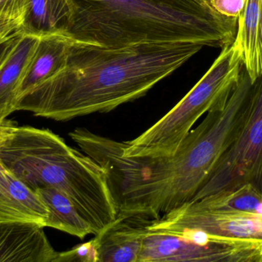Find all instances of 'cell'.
Masks as SVG:
<instances>
[{"mask_svg":"<svg viewBox=\"0 0 262 262\" xmlns=\"http://www.w3.org/2000/svg\"><path fill=\"white\" fill-rule=\"evenodd\" d=\"M20 35H21L20 32H14L0 43V69L15 49V46L19 40Z\"/></svg>","mask_w":262,"mask_h":262,"instance_id":"cell-20","label":"cell"},{"mask_svg":"<svg viewBox=\"0 0 262 262\" xmlns=\"http://www.w3.org/2000/svg\"><path fill=\"white\" fill-rule=\"evenodd\" d=\"M253 83L262 76V0H246L232 43Z\"/></svg>","mask_w":262,"mask_h":262,"instance_id":"cell-13","label":"cell"},{"mask_svg":"<svg viewBox=\"0 0 262 262\" xmlns=\"http://www.w3.org/2000/svg\"><path fill=\"white\" fill-rule=\"evenodd\" d=\"M16 126L10 120L5 119L4 121L0 122V149L13 133Z\"/></svg>","mask_w":262,"mask_h":262,"instance_id":"cell-21","label":"cell"},{"mask_svg":"<svg viewBox=\"0 0 262 262\" xmlns=\"http://www.w3.org/2000/svg\"><path fill=\"white\" fill-rule=\"evenodd\" d=\"M203 48L194 43L107 48L72 40L64 67L20 97L15 110L58 122L109 112L144 96Z\"/></svg>","mask_w":262,"mask_h":262,"instance_id":"cell-1","label":"cell"},{"mask_svg":"<svg viewBox=\"0 0 262 262\" xmlns=\"http://www.w3.org/2000/svg\"><path fill=\"white\" fill-rule=\"evenodd\" d=\"M30 0H0V36L8 37L21 29Z\"/></svg>","mask_w":262,"mask_h":262,"instance_id":"cell-17","label":"cell"},{"mask_svg":"<svg viewBox=\"0 0 262 262\" xmlns=\"http://www.w3.org/2000/svg\"><path fill=\"white\" fill-rule=\"evenodd\" d=\"M71 45L72 39L66 35L54 34L40 37L23 77L18 98L64 67Z\"/></svg>","mask_w":262,"mask_h":262,"instance_id":"cell-11","label":"cell"},{"mask_svg":"<svg viewBox=\"0 0 262 262\" xmlns=\"http://www.w3.org/2000/svg\"><path fill=\"white\" fill-rule=\"evenodd\" d=\"M262 262V240L215 236L198 229H149L138 262Z\"/></svg>","mask_w":262,"mask_h":262,"instance_id":"cell-5","label":"cell"},{"mask_svg":"<svg viewBox=\"0 0 262 262\" xmlns=\"http://www.w3.org/2000/svg\"><path fill=\"white\" fill-rule=\"evenodd\" d=\"M8 37H9V36H8ZM8 37L0 36V43H1L2 42L4 41L5 39H6V38H7Z\"/></svg>","mask_w":262,"mask_h":262,"instance_id":"cell-22","label":"cell"},{"mask_svg":"<svg viewBox=\"0 0 262 262\" xmlns=\"http://www.w3.org/2000/svg\"><path fill=\"white\" fill-rule=\"evenodd\" d=\"M44 228L33 223H0V262H54L58 252Z\"/></svg>","mask_w":262,"mask_h":262,"instance_id":"cell-8","label":"cell"},{"mask_svg":"<svg viewBox=\"0 0 262 262\" xmlns=\"http://www.w3.org/2000/svg\"><path fill=\"white\" fill-rule=\"evenodd\" d=\"M39 38L21 33L15 49L0 69V122L16 111L20 86Z\"/></svg>","mask_w":262,"mask_h":262,"instance_id":"cell-12","label":"cell"},{"mask_svg":"<svg viewBox=\"0 0 262 262\" xmlns=\"http://www.w3.org/2000/svg\"><path fill=\"white\" fill-rule=\"evenodd\" d=\"M185 204L195 210L262 215V194L251 184L221 191Z\"/></svg>","mask_w":262,"mask_h":262,"instance_id":"cell-16","label":"cell"},{"mask_svg":"<svg viewBox=\"0 0 262 262\" xmlns=\"http://www.w3.org/2000/svg\"><path fill=\"white\" fill-rule=\"evenodd\" d=\"M72 18L70 0H30L26 19L18 32L38 37L66 35Z\"/></svg>","mask_w":262,"mask_h":262,"instance_id":"cell-14","label":"cell"},{"mask_svg":"<svg viewBox=\"0 0 262 262\" xmlns=\"http://www.w3.org/2000/svg\"><path fill=\"white\" fill-rule=\"evenodd\" d=\"M66 36L107 48L194 43L223 48L233 43L238 18L217 12L207 0H70Z\"/></svg>","mask_w":262,"mask_h":262,"instance_id":"cell-2","label":"cell"},{"mask_svg":"<svg viewBox=\"0 0 262 262\" xmlns=\"http://www.w3.org/2000/svg\"><path fill=\"white\" fill-rule=\"evenodd\" d=\"M49 214L45 227L52 228L83 239L93 235L90 224L81 216L70 198L58 189L44 187L35 190Z\"/></svg>","mask_w":262,"mask_h":262,"instance_id":"cell-15","label":"cell"},{"mask_svg":"<svg viewBox=\"0 0 262 262\" xmlns=\"http://www.w3.org/2000/svg\"><path fill=\"white\" fill-rule=\"evenodd\" d=\"M2 166H2L1 163H0V168H1Z\"/></svg>","mask_w":262,"mask_h":262,"instance_id":"cell-23","label":"cell"},{"mask_svg":"<svg viewBox=\"0 0 262 262\" xmlns=\"http://www.w3.org/2000/svg\"><path fill=\"white\" fill-rule=\"evenodd\" d=\"M48 214L46 204L36 192L2 166L0 223H33L45 227Z\"/></svg>","mask_w":262,"mask_h":262,"instance_id":"cell-9","label":"cell"},{"mask_svg":"<svg viewBox=\"0 0 262 262\" xmlns=\"http://www.w3.org/2000/svg\"><path fill=\"white\" fill-rule=\"evenodd\" d=\"M0 163L32 190L51 187L66 194L93 235L117 219L104 168L49 129L16 126L0 149Z\"/></svg>","mask_w":262,"mask_h":262,"instance_id":"cell-3","label":"cell"},{"mask_svg":"<svg viewBox=\"0 0 262 262\" xmlns=\"http://www.w3.org/2000/svg\"><path fill=\"white\" fill-rule=\"evenodd\" d=\"M243 68L241 55L233 45L223 48L209 70L183 99L141 135L122 142L123 154L140 158L175 155L202 115L226 106Z\"/></svg>","mask_w":262,"mask_h":262,"instance_id":"cell-4","label":"cell"},{"mask_svg":"<svg viewBox=\"0 0 262 262\" xmlns=\"http://www.w3.org/2000/svg\"><path fill=\"white\" fill-rule=\"evenodd\" d=\"M147 228L160 230L188 228L215 236L262 240V215L195 210L183 204L152 220Z\"/></svg>","mask_w":262,"mask_h":262,"instance_id":"cell-7","label":"cell"},{"mask_svg":"<svg viewBox=\"0 0 262 262\" xmlns=\"http://www.w3.org/2000/svg\"><path fill=\"white\" fill-rule=\"evenodd\" d=\"M150 221L140 218H117L95 235L98 240L99 262H138Z\"/></svg>","mask_w":262,"mask_h":262,"instance_id":"cell-10","label":"cell"},{"mask_svg":"<svg viewBox=\"0 0 262 262\" xmlns=\"http://www.w3.org/2000/svg\"><path fill=\"white\" fill-rule=\"evenodd\" d=\"M246 184L262 194V76L255 81L250 112L238 137L191 201Z\"/></svg>","mask_w":262,"mask_h":262,"instance_id":"cell-6","label":"cell"},{"mask_svg":"<svg viewBox=\"0 0 262 262\" xmlns=\"http://www.w3.org/2000/svg\"><path fill=\"white\" fill-rule=\"evenodd\" d=\"M54 262H99L98 238L95 236L70 250L58 252Z\"/></svg>","mask_w":262,"mask_h":262,"instance_id":"cell-18","label":"cell"},{"mask_svg":"<svg viewBox=\"0 0 262 262\" xmlns=\"http://www.w3.org/2000/svg\"><path fill=\"white\" fill-rule=\"evenodd\" d=\"M211 6L219 13L229 18H236L241 15L246 0H207Z\"/></svg>","mask_w":262,"mask_h":262,"instance_id":"cell-19","label":"cell"}]
</instances>
